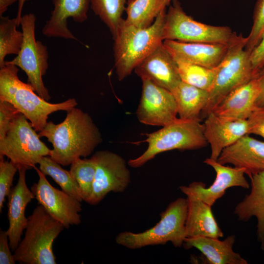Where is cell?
Wrapping results in <instances>:
<instances>
[{
    "mask_svg": "<svg viewBox=\"0 0 264 264\" xmlns=\"http://www.w3.org/2000/svg\"><path fill=\"white\" fill-rule=\"evenodd\" d=\"M91 158L96 171L92 193L87 203L95 205L110 192H124L131 182V174L125 159L115 153L99 151Z\"/></svg>",
    "mask_w": 264,
    "mask_h": 264,
    "instance_id": "cell-11",
    "label": "cell"
},
{
    "mask_svg": "<svg viewBox=\"0 0 264 264\" xmlns=\"http://www.w3.org/2000/svg\"><path fill=\"white\" fill-rule=\"evenodd\" d=\"M248 134L259 135L264 139V106H256L247 119Z\"/></svg>",
    "mask_w": 264,
    "mask_h": 264,
    "instance_id": "cell-35",
    "label": "cell"
},
{
    "mask_svg": "<svg viewBox=\"0 0 264 264\" xmlns=\"http://www.w3.org/2000/svg\"><path fill=\"white\" fill-rule=\"evenodd\" d=\"M38 164L41 172L50 176L63 191L79 201H83L78 186L69 171L63 169L49 156L43 157Z\"/></svg>",
    "mask_w": 264,
    "mask_h": 264,
    "instance_id": "cell-30",
    "label": "cell"
},
{
    "mask_svg": "<svg viewBox=\"0 0 264 264\" xmlns=\"http://www.w3.org/2000/svg\"><path fill=\"white\" fill-rule=\"evenodd\" d=\"M142 89L136 111L140 122L145 125L165 126L176 121L177 109L170 90L146 78L141 79Z\"/></svg>",
    "mask_w": 264,
    "mask_h": 264,
    "instance_id": "cell-13",
    "label": "cell"
},
{
    "mask_svg": "<svg viewBox=\"0 0 264 264\" xmlns=\"http://www.w3.org/2000/svg\"><path fill=\"white\" fill-rule=\"evenodd\" d=\"M166 15L165 8L154 23L146 28L128 24L123 20L113 38L114 66L119 81L129 76L144 59L163 43Z\"/></svg>",
    "mask_w": 264,
    "mask_h": 264,
    "instance_id": "cell-3",
    "label": "cell"
},
{
    "mask_svg": "<svg viewBox=\"0 0 264 264\" xmlns=\"http://www.w3.org/2000/svg\"><path fill=\"white\" fill-rule=\"evenodd\" d=\"M187 237L203 236L219 239L223 233L212 213L211 206L192 196H187Z\"/></svg>",
    "mask_w": 264,
    "mask_h": 264,
    "instance_id": "cell-24",
    "label": "cell"
},
{
    "mask_svg": "<svg viewBox=\"0 0 264 264\" xmlns=\"http://www.w3.org/2000/svg\"><path fill=\"white\" fill-rule=\"evenodd\" d=\"M134 70L141 79H149L170 91L181 81L176 63L163 43Z\"/></svg>",
    "mask_w": 264,
    "mask_h": 264,
    "instance_id": "cell-18",
    "label": "cell"
},
{
    "mask_svg": "<svg viewBox=\"0 0 264 264\" xmlns=\"http://www.w3.org/2000/svg\"><path fill=\"white\" fill-rule=\"evenodd\" d=\"M255 78L258 81L260 90L256 101V106H264V66L259 71Z\"/></svg>",
    "mask_w": 264,
    "mask_h": 264,
    "instance_id": "cell-38",
    "label": "cell"
},
{
    "mask_svg": "<svg viewBox=\"0 0 264 264\" xmlns=\"http://www.w3.org/2000/svg\"><path fill=\"white\" fill-rule=\"evenodd\" d=\"M181 81L210 92L216 79V68H210L173 58Z\"/></svg>",
    "mask_w": 264,
    "mask_h": 264,
    "instance_id": "cell-27",
    "label": "cell"
},
{
    "mask_svg": "<svg viewBox=\"0 0 264 264\" xmlns=\"http://www.w3.org/2000/svg\"><path fill=\"white\" fill-rule=\"evenodd\" d=\"M264 34V0H257L253 11V23L245 48L250 53L261 41Z\"/></svg>",
    "mask_w": 264,
    "mask_h": 264,
    "instance_id": "cell-32",
    "label": "cell"
},
{
    "mask_svg": "<svg viewBox=\"0 0 264 264\" xmlns=\"http://www.w3.org/2000/svg\"><path fill=\"white\" fill-rule=\"evenodd\" d=\"M36 17L34 14L22 16L20 24L23 33V41L17 56L5 63L15 65L26 73L28 82L36 92L48 101L51 97L43 82V77L48 69V53L47 47L35 38Z\"/></svg>",
    "mask_w": 264,
    "mask_h": 264,
    "instance_id": "cell-10",
    "label": "cell"
},
{
    "mask_svg": "<svg viewBox=\"0 0 264 264\" xmlns=\"http://www.w3.org/2000/svg\"><path fill=\"white\" fill-rule=\"evenodd\" d=\"M7 231H0V264H14L15 260L11 253Z\"/></svg>",
    "mask_w": 264,
    "mask_h": 264,
    "instance_id": "cell-36",
    "label": "cell"
},
{
    "mask_svg": "<svg viewBox=\"0 0 264 264\" xmlns=\"http://www.w3.org/2000/svg\"><path fill=\"white\" fill-rule=\"evenodd\" d=\"M217 161L242 168L248 176L264 171V142L245 134L221 152Z\"/></svg>",
    "mask_w": 264,
    "mask_h": 264,
    "instance_id": "cell-16",
    "label": "cell"
},
{
    "mask_svg": "<svg viewBox=\"0 0 264 264\" xmlns=\"http://www.w3.org/2000/svg\"><path fill=\"white\" fill-rule=\"evenodd\" d=\"M19 0H0V16H2L3 13L5 12L9 6L13 3L18 1Z\"/></svg>",
    "mask_w": 264,
    "mask_h": 264,
    "instance_id": "cell-39",
    "label": "cell"
},
{
    "mask_svg": "<svg viewBox=\"0 0 264 264\" xmlns=\"http://www.w3.org/2000/svg\"><path fill=\"white\" fill-rule=\"evenodd\" d=\"M69 171L78 186L83 200L87 202L91 194L95 178L96 167L93 160L91 157L80 158L72 162Z\"/></svg>",
    "mask_w": 264,
    "mask_h": 264,
    "instance_id": "cell-31",
    "label": "cell"
},
{
    "mask_svg": "<svg viewBox=\"0 0 264 264\" xmlns=\"http://www.w3.org/2000/svg\"><path fill=\"white\" fill-rule=\"evenodd\" d=\"M251 191L235 207L234 213L239 220H257V237L264 251V171L249 176Z\"/></svg>",
    "mask_w": 264,
    "mask_h": 264,
    "instance_id": "cell-23",
    "label": "cell"
},
{
    "mask_svg": "<svg viewBox=\"0 0 264 264\" xmlns=\"http://www.w3.org/2000/svg\"><path fill=\"white\" fill-rule=\"evenodd\" d=\"M237 34L227 26L206 24L193 19L173 0L166 12L163 40L183 42L228 44Z\"/></svg>",
    "mask_w": 264,
    "mask_h": 264,
    "instance_id": "cell-9",
    "label": "cell"
},
{
    "mask_svg": "<svg viewBox=\"0 0 264 264\" xmlns=\"http://www.w3.org/2000/svg\"><path fill=\"white\" fill-rule=\"evenodd\" d=\"M129 0H90V7L109 29L113 39L123 21L122 15Z\"/></svg>",
    "mask_w": 264,
    "mask_h": 264,
    "instance_id": "cell-28",
    "label": "cell"
},
{
    "mask_svg": "<svg viewBox=\"0 0 264 264\" xmlns=\"http://www.w3.org/2000/svg\"><path fill=\"white\" fill-rule=\"evenodd\" d=\"M203 162L213 168L216 173L215 179L208 187H206L205 184L200 181L180 186L179 190L186 196L197 198L212 206L224 195L228 188H249V184L244 176V169L226 166L210 157L206 158Z\"/></svg>",
    "mask_w": 264,
    "mask_h": 264,
    "instance_id": "cell-14",
    "label": "cell"
},
{
    "mask_svg": "<svg viewBox=\"0 0 264 264\" xmlns=\"http://www.w3.org/2000/svg\"><path fill=\"white\" fill-rule=\"evenodd\" d=\"M19 68L5 63L0 67V100L12 104L40 132L47 123L48 116L55 111L67 112L75 108L77 102L69 98L58 103H51L40 96L29 83L19 77Z\"/></svg>",
    "mask_w": 264,
    "mask_h": 264,
    "instance_id": "cell-2",
    "label": "cell"
},
{
    "mask_svg": "<svg viewBox=\"0 0 264 264\" xmlns=\"http://www.w3.org/2000/svg\"><path fill=\"white\" fill-rule=\"evenodd\" d=\"M26 170L23 167L18 168V182L12 188L7 197L9 226L6 231L12 251H14L18 247L27 225L28 218L25 215L26 206L32 199L35 198L26 184Z\"/></svg>",
    "mask_w": 264,
    "mask_h": 264,
    "instance_id": "cell-15",
    "label": "cell"
},
{
    "mask_svg": "<svg viewBox=\"0 0 264 264\" xmlns=\"http://www.w3.org/2000/svg\"><path fill=\"white\" fill-rule=\"evenodd\" d=\"M27 0H19L18 1V11H17V14L16 18L17 19L18 21L19 25H20V21H21V18L22 17V10L24 4Z\"/></svg>",
    "mask_w": 264,
    "mask_h": 264,
    "instance_id": "cell-40",
    "label": "cell"
},
{
    "mask_svg": "<svg viewBox=\"0 0 264 264\" xmlns=\"http://www.w3.org/2000/svg\"><path fill=\"white\" fill-rule=\"evenodd\" d=\"M19 25L16 17L0 16V67L4 65L7 55H18L20 51L23 33L17 29Z\"/></svg>",
    "mask_w": 264,
    "mask_h": 264,
    "instance_id": "cell-29",
    "label": "cell"
},
{
    "mask_svg": "<svg viewBox=\"0 0 264 264\" xmlns=\"http://www.w3.org/2000/svg\"><path fill=\"white\" fill-rule=\"evenodd\" d=\"M36 132L28 120L19 114L0 140V158L6 156L18 168H34L43 157L49 156L51 151Z\"/></svg>",
    "mask_w": 264,
    "mask_h": 264,
    "instance_id": "cell-8",
    "label": "cell"
},
{
    "mask_svg": "<svg viewBox=\"0 0 264 264\" xmlns=\"http://www.w3.org/2000/svg\"><path fill=\"white\" fill-rule=\"evenodd\" d=\"M19 111L8 102L0 100V140L6 135Z\"/></svg>",
    "mask_w": 264,
    "mask_h": 264,
    "instance_id": "cell-34",
    "label": "cell"
},
{
    "mask_svg": "<svg viewBox=\"0 0 264 264\" xmlns=\"http://www.w3.org/2000/svg\"><path fill=\"white\" fill-rule=\"evenodd\" d=\"M235 236H228L223 241L210 237L197 236L187 237L183 246L186 249L196 248L204 256L206 263L209 264H247V262L233 246Z\"/></svg>",
    "mask_w": 264,
    "mask_h": 264,
    "instance_id": "cell-22",
    "label": "cell"
},
{
    "mask_svg": "<svg viewBox=\"0 0 264 264\" xmlns=\"http://www.w3.org/2000/svg\"><path fill=\"white\" fill-rule=\"evenodd\" d=\"M172 0H129L126 5L125 22L138 28L151 25Z\"/></svg>",
    "mask_w": 264,
    "mask_h": 264,
    "instance_id": "cell-26",
    "label": "cell"
},
{
    "mask_svg": "<svg viewBox=\"0 0 264 264\" xmlns=\"http://www.w3.org/2000/svg\"><path fill=\"white\" fill-rule=\"evenodd\" d=\"M203 124L200 120H184L178 118L157 131L147 133L144 141L147 150L140 156L130 159L128 164L133 168L141 167L157 154L173 150H192L206 146Z\"/></svg>",
    "mask_w": 264,
    "mask_h": 264,
    "instance_id": "cell-7",
    "label": "cell"
},
{
    "mask_svg": "<svg viewBox=\"0 0 264 264\" xmlns=\"http://www.w3.org/2000/svg\"><path fill=\"white\" fill-rule=\"evenodd\" d=\"M41 205L28 217L23 238L14 251L16 262L24 264H56L55 240L64 229Z\"/></svg>",
    "mask_w": 264,
    "mask_h": 264,
    "instance_id": "cell-6",
    "label": "cell"
},
{
    "mask_svg": "<svg viewBox=\"0 0 264 264\" xmlns=\"http://www.w3.org/2000/svg\"><path fill=\"white\" fill-rule=\"evenodd\" d=\"M204 121V135L211 147L210 158L217 160L222 151L242 136L248 134L247 120H232L220 117L213 112Z\"/></svg>",
    "mask_w": 264,
    "mask_h": 264,
    "instance_id": "cell-17",
    "label": "cell"
},
{
    "mask_svg": "<svg viewBox=\"0 0 264 264\" xmlns=\"http://www.w3.org/2000/svg\"><path fill=\"white\" fill-rule=\"evenodd\" d=\"M18 167L11 161H6L0 158V212L3 208L6 197H7L12 188V182Z\"/></svg>",
    "mask_w": 264,
    "mask_h": 264,
    "instance_id": "cell-33",
    "label": "cell"
},
{
    "mask_svg": "<svg viewBox=\"0 0 264 264\" xmlns=\"http://www.w3.org/2000/svg\"><path fill=\"white\" fill-rule=\"evenodd\" d=\"M247 38L236 34L228 44L225 55L216 67L215 83L200 119L205 118L229 93L255 78L251 53L245 48Z\"/></svg>",
    "mask_w": 264,
    "mask_h": 264,
    "instance_id": "cell-4",
    "label": "cell"
},
{
    "mask_svg": "<svg viewBox=\"0 0 264 264\" xmlns=\"http://www.w3.org/2000/svg\"><path fill=\"white\" fill-rule=\"evenodd\" d=\"M171 92L179 118L201 120L200 114L208 100L209 92L181 81Z\"/></svg>",
    "mask_w": 264,
    "mask_h": 264,
    "instance_id": "cell-25",
    "label": "cell"
},
{
    "mask_svg": "<svg viewBox=\"0 0 264 264\" xmlns=\"http://www.w3.org/2000/svg\"><path fill=\"white\" fill-rule=\"evenodd\" d=\"M39 135L46 137L52 145L49 156L64 166L89 156L102 141L90 116L75 107L67 111L62 122H47Z\"/></svg>",
    "mask_w": 264,
    "mask_h": 264,
    "instance_id": "cell-1",
    "label": "cell"
},
{
    "mask_svg": "<svg viewBox=\"0 0 264 264\" xmlns=\"http://www.w3.org/2000/svg\"><path fill=\"white\" fill-rule=\"evenodd\" d=\"M163 44L173 58L207 68L216 67L225 55L228 44L183 42L166 40Z\"/></svg>",
    "mask_w": 264,
    "mask_h": 264,
    "instance_id": "cell-19",
    "label": "cell"
},
{
    "mask_svg": "<svg viewBox=\"0 0 264 264\" xmlns=\"http://www.w3.org/2000/svg\"><path fill=\"white\" fill-rule=\"evenodd\" d=\"M34 169L39 180L32 185L31 190L39 205L65 228L79 224L81 222V201L52 186L39 169L36 166Z\"/></svg>",
    "mask_w": 264,
    "mask_h": 264,
    "instance_id": "cell-12",
    "label": "cell"
},
{
    "mask_svg": "<svg viewBox=\"0 0 264 264\" xmlns=\"http://www.w3.org/2000/svg\"><path fill=\"white\" fill-rule=\"evenodd\" d=\"M54 8L51 16L42 29L47 37L77 40L67 27V19L77 22H85L90 5V0H53Z\"/></svg>",
    "mask_w": 264,
    "mask_h": 264,
    "instance_id": "cell-20",
    "label": "cell"
},
{
    "mask_svg": "<svg viewBox=\"0 0 264 264\" xmlns=\"http://www.w3.org/2000/svg\"><path fill=\"white\" fill-rule=\"evenodd\" d=\"M260 88L256 78L227 95L212 111L232 120H247L256 107Z\"/></svg>",
    "mask_w": 264,
    "mask_h": 264,
    "instance_id": "cell-21",
    "label": "cell"
},
{
    "mask_svg": "<svg viewBox=\"0 0 264 264\" xmlns=\"http://www.w3.org/2000/svg\"><path fill=\"white\" fill-rule=\"evenodd\" d=\"M250 58L256 76L259 71L264 66V34L259 44L251 51Z\"/></svg>",
    "mask_w": 264,
    "mask_h": 264,
    "instance_id": "cell-37",
    "label": "cell"
},
{
    "mask_svg": "<svg viewBox=\"0 0 264 264\" xmlns=\"http://www.w3.org/2000/svg\"><path fill=\"white\" fill-rule=\"evenodd\" d=\"M187 198H179L171 202L161 213L160 220L154 226L139 233L121 232L116 236L115 242L130 249L163 245L168 242L176 247H180L187 238Z\"/></svg>",
    "mask_w": 264,
    "mask_h": 264,
    "instance_id": "cell-5",
    "label": "cell"
}]
</instances>
